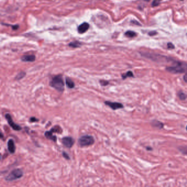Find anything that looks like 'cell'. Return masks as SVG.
<instances>
[{"instance_id":"1","label":"cell","mask_w":187,"mask_h":187,"mask_svg":"<svg viewBox=\"0 0 187 187\" xmlns=\"http://www.w3.org/2000/svg\"><path fill=\"white\" fill-rule=\"evenodd\" d=\"M166 70L169 73L172 74H182L186 73L187 64L186 63L175 61L173 62V66L167 67Z\"/></svg>"},{"instance_id":"2","label":"cell","mask_w":187,"mask_h":187,"mask_svg":"<svg viewBox=\"0 0 187 187\" xmlns=\"http://www.w3.org/2000/svg\"><path fill=\"white\" fill-rule=\"evenodd\" d=\"M50 85L58 91L62 92L64 89V83L62 76L59 75L53 77Z\"/></svg>"},{"instance_id":"3","label":"cell","mask_w":187,"mask_h":187,"mask_svg":"<svg viewBox=\"0 0 187 187\" xmlns=\"http://www.w3.org/2000/svg\"><path fill=\"white\" fill-rule=\"evenodd\" d=\"M94 143V139L92 136L84 135L79 139V144L81 147L93 145Z\"/></svg>"},{"instance_id":"4","label":"cell","mask_w":187,"mask_h":187,"mask_svg":"<svg viewBox=\"0 0 187 187\" xmlns=\"http://www.w3.org/2000/svg\"><path fill=\"white\" fill-rule=\"evenodd\" d=\"M23 175V172L20 169H15L12 171L6 177L7 181H13L15 179H19Z\"/></svg>"},{"instance_id":"5","label":"cell","mask_w":187,"mask_h":187,"mask_svg":"<svg viewBox=\"0 0 187 187\" xmlns=\"http://www.w3.org/2000/svg\"><path fill=\"white\" fill-rule=\"evenodd\" d=\"M5 117H6V119H7V120L8 121V124L9 125V126L13 128V130H14L15 131H20L22 129V127L19 126V125L16 124V123L14 122V121H13V120L12 119L11 116L9 114H6V115H5Z\"/></svg>"},{"instance_id":"6","label":"cell","mask_w":187,"mask_h":187,"mask_svg":"<svg viewBox=\"0 0 187 187\" xmlns=\"http://www.w3.org/2000/svg\"><path fill=\"white\" fill-rule=\"evenodd\" d=\"M104 103L106 105L108 106L112 110H115L117 109H122L124 106L122 103H118V102H112L110 101H105Z\"/></svg>"},{"instance_id":"7","label":"cell","mask_w":187,"mask_h":187,"mask_svg":"<svg viewBox=\"0 0 187 187\" xmlns=\"http://www.w3.org/2000/svg\"><path fill=\"white\" fill-rule=\"evenodd\" d=\"M75 140L71 137H65L62 139V143L66 148H71L73 146Z\"/></svg>"},{"instance_id":"8","label":"cell","mask_w":187,"mask_h":187,"mask_svg":"<svg viewBox=\"0 0 187 187\" xmlns=\"http://www.w3.org/2000/svg\"><path fill=\"white\" fill-rule=\"evenodd\" d=\"M89 25L87 23L84 22V23H82L80 25V26L78 27L77 30L78 32L80 33H86V31L88 30V29H89Z\"/></svg>"},{"instance_id":"9","label":"cell","mask_w":187,"mask_h":187,"mask_svg":"<svg viewBox=\"0 0 187 187\" xmlns=\"http://www.w3.org/2000/svg\"><path fill=\"white\" fill-rule=\"evenodd\" d=\"M151 125L155 128H157L158 129H162L164 128V125L163 122L160 121L156 120H153L151 121Z\"/></svg>"},{"instance_id":"10","label":"cell","mask_w":187,"mask_h":187,"mask_svg":"<svg viewBox=\"0 0 187 187\" xmlns=\"http://www.w3.org/2000/svg\"><path fill=\"white\" fill-rule=\"evenodd\" d=\"M36 59V57L33 54L30 55H25L22 57V61L25 62H33Z\"/></svg>"},{"instance_id":"11","label":"cell","mask_w":187,"mask_h":187,"mask_svg":"<svg viewBox=\"0 0 187 187\" xmlns=\"http://www.w3.org/2000/svg\"><path fill=\"white\" fill-rule=\"evenodd\" d=\"M8 150L9 151V152L10 153H14L15 152V146L14 144V142L13 139H9L8 142Z\"/></svg>"},{"instance_id":"12","label":"cell","mask_w":187,"mask_h":187,"mask_svg":"<svg viewBox=\"0 0 187 187\" xmlns=\"http://www.w3.org/2000/svg\"><path fill=\"white\" fill-rule=\"evenodd\" d=\"M53 131L52 130H51V131L46 132L45 136L48 139H51V140L54 141V142H56L57 140V137L53 135Z\"/></svg>"},{"instance_id":"13","label":"cell","mask_w":187,"mask_h":187,"mask_svg":"<svg viewBox=\"0 0 187 187\" xmlns=\"http://www.w3.org/2000/svg\"><path fill=\"white\" fill-rule=\"evenodd\" d=\"M65 81H66V84L68 88L73 89V88L75 87V83L69 77H66Z\"/></svg>"},{"instance_id":"14","label":"cell","mask_w":187,"mask_h":187,"mask_svg":"<svg viewBox=\"0 0 187 187\" xmlns=\"http://www.w3.org/2000/svg\"><path fill=\"white\" fill-rule=\"evenodd\" d=\"M122 78L123 80H125L127 77H134V75L131 71H128L127 73L122 74Z\"/></svg>"},{"instance_id":"15","label":"cell","mask_w":187,"mask_h":187,"mask_svg":"<svg viewBox=\"0 0 187 187\" xmlns=\"http://www.w3.org/2000/svg\"><path fill=\"white\" fill-rule=\"evenodd\" d=\"M177 96L181 100H186V98H187L186 94L182 91H178V93H177Z\"/></svg>"},{"instance_id":"16","label":"cell","mask_w":187,"mask_h":187,"mask_svg":"<svg viewBox=\"0 0 187 187\" xmlns=\"http://www.w3.org/2000/svg\"><path fill=\"white\" fill-rule=\"evenodd\" d=\"M81 45V43L79 41H74L69 44V46L73 48H77V47H80Z\"/></svg>"},{"instance_id":"17","label":"cell","mask_w":187,"mask_h":187,"mask_svg":"<svg viewBox=\"0 0 187 187\" xmlns=\"http://www.w3.org/2000/svg\"><path fill=\"white\" fill-rule=\"evenodd\" d=\"M26 75V74L25 72H20V73H19L15 77V80H20L21 79L23 78V77Z\"/></svg>"},{"instance_id":"18","label":"cell","mask_w":187,"mask_h":187,"mask_svg":"<svg viewBox=\"0 0 187 187\" xmlns=\"http://www.w3.org/2000/svg\"><path fill=\"white\" fill-rule=\"evenodd\" d=\"M125 35L127 37H133L136 36V33L132 31H127L125 33Z\"/></svg>"},{"instance_id":"19","label":"cell","mask_w":187,"mask_h":187,"mask_svg":"<svg viewBox=\"0 0 187 187\" xmlns=\"http://www.w3.org/2000/svg\"><path fill=\"white\" fill-rule=\"evenodd\" d=\"M178 149H179V150L181 151V153H182L183 154L186 155L187 152V146H179V147L178 148Z\"/></svg>"},{"instance_id":"20","label":"cell","mask_w":187,"mask_h":187,"mask_svg":"<svg viewBox=\"0 0 187 187\" xmlns=\"http://www.w3.org/2000/svg\"><path fill=\"white\" fill-rule=\"evenodd\" d=\"M99 83L100 84V85L102 86H107L108 84H109V82L108 81H106V80H100Z\"/></svg>"},{"instance_id":"21","label":"cell","mask_w":187,"mask_h":187,"mask_svg":"<svg viewBox=\"0 0 187 187\" xmlns=\"http://www.w3.org/2000/svg\"><path fill=\"white\" fill-rule=\"evenodd\" d=\"M160 3V0H154L153 1L152 3H151V6L152 7H156L159 5Z\"/></svg>"},{"instance_id":"22","label":"cell","mask_w":187,"mask_h":187,"mask_svg":"<svg viewBox=\"0 0 187 187\" xmlns=\"http://www.w3.org/2000/svg\"><path fill=\"white\" fill-rule=\"evenodd\" d=\"M63 156L64 158L66 160H70V157L69 156V155L67 154L66 153H65V151L64 152H63Z\"/></svg>"},{"instance_id":"23","label":"cell","mask_w":187,"mask_h":187,"mask_svg":"<svg viewBox=\"0 0 187 187\" xmlns=\"http://www.w3.org/2000/svg\"><path fill=\"white\" fill-rule=\"evenodd\" d=\"M167 47L168 49H174V46L172 43H167Z\"/></svg>"},{"instance_id":"24","label":"cell","mask_w":187,"mask_h":187,"mask_svg":"<svg viewBox=\"0 0 187 187\" xmlns=\"http://www.w3.org/2000/svg\"><path fill=\"white\" fill-rule=\"evenodd\" d=\"M148 34H149V36H154V35L157 34V32H156V31H150V32H149V33H148Z\"/></svg>"},{"instance_id":"25","label":"cell","mask_w":187,"mask_h":187,"mask_svg":"<svg viewBox=\"0 0 187 187\" xmlns=\"http://www.w3.org/2000/svg\"><path fill=\"white\" fill-rule=\"evenodd\" d=\"M131 23L133 24H137V25H140V24H139L138 22H136V20H132Z\"/></svg>"},{"instance_id":"26","label":"cell","mask_w":187,"mask_h":187,"mask_svg":"<svg viewBox=\"0 0 187 187\" xmlns=\"http://www.w3.org/2000/svg\"><path fill=\"white\" fill-rule=\"evenodd\" d=\"M38 120H37L36 118H34V117H31L30 119V121L31 122H33V121H37Z\"/></svg>"},{"instance_id":"27","label":"cell","mask_w":187,"mask_h":187,"mask_svg":"<svg viewBox=\"0 0 187 187\" xmlns=\"http://www.w3.org/2000/svg\"><path fill=\"white\" fill-rule=\"evenodd\" d=\"M183 79H184L185 82H187V74H186L184 76V77H183Z\"/></svg>"},{"instance_id":"28","label":"cell","mask_w":187,"mask_h":187,"mask_svg":"<svg viewBox=\"0 0 187 187\" xmlns=\"http://www.w3.org/2000/svg\"><path fill=\"white\" fill-rule=\"evenodd\" d=\"M146 150H153V148L148 146V147H146Z\"/></svg>"},{"instance_id":"29","label":"cell","mask_w":187,"mask_h":187,"mask_svg":"<svg viewBox=\"0 0 187 187\" xmlns=\"http://www.w3.org/2000/svg\"><path fill=\"white\" fill-rule=\"evenodd\" d=\"M3 135L0 132V138H3Z\"/></svg>"},{"instance_id":"30","label":"cell","mask_w":187,"mask_h":187,"mask_svg":"<svg viewBox=\"0 0 187 187\" xmlns=\"http://www.w3.org/2000/svg\"><path fill=\"white\" fill-rule=\"evenodd\" d=\"M181 1H183V0H181Z\"/></svg>"},{"instance_id":"31","label":"cell","mask_w":187,"mask_h":187,"mask_svg":"<svg viewBox=\"0 0 187 187\" xmlns=\"http://www.w3.org/2000/svg\"><path fill=\"white\" fill-rule=\"evenodd\" d=\"M0 158H1V156H0Z\"/></svg>"}]
</instances>
